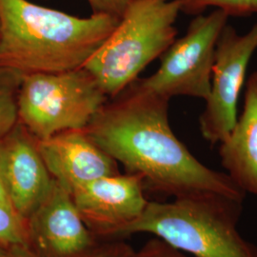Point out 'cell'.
Segmentation results:
<instances>
[{
    "mask_svg": "<svg viewBox=\"0 0 257 257\" xmlns=\"http://www.w3.org/2000/svg\"><path fill=\"white\" fill-rule=\"evenodd\" d=\"M3 257H39L29 246L15 245L11 246Z\"/></svg>",
    "mask_w": 257,
    "mask_h": 257,
    "instance_id": "obj_19",
    "label": "cell"
},
{
    "mask_svg": "<svg viewBox=\"0 0 257 257\" xmlns=\"http://www.w3.org/2000/svg\"><path fill=\"white\" fill-rule=\"evenodd\" d=\"M256 50L257 23L243 35L230 24L223 28L215 48L211 90L199 116L203 138L211 145L225 140L236 123L239 95Z\"/></svg>",
    "mask_w": 257,
    "mask_h": 257,
    "instance_id": "obj_7",
    "label": "cell"
},
{
    "mask_svg": "<svg viewBox=\"0 0 257 257\" xmlns=\"http://www.w3.org/2000/svg\"><path fill=\"white\" fill-rule=\"evenodd\" d=\"M136 257H187L181 253L177 248L172 247L161 239H153L149 241L145 247Z\"/></svg>",
    "mask_w": 257,
    "mask_h": 257,
    "instance_id": "obj_16",
    "label": "cell"
},
{
    "mask_svg": "<svg viewBox=\"0 0 257 257\" xmlns=\"http://www.w3.org/2000/svg\"><path fill=\"white\" fill-rule=\"evenodd\" d=\"M137 252L122 243L96 246L86 257H136Z\"/></svg>",
    "mask_w": 257,
    "mask_h": 257,
    "instance_id": "obj_18",
    "label": "cell"
},
{
    "mask_svg": "<svg viewBox=\"0 0 257 257\" xmlns=\"http://www.w3.org/2000/svg\"><path fill=\"white\" fill-rule=\"evenodd\" d=\"M92 14H104L120 19L128 6L130 0H86Z\"/></svg>",
    "mask_w": 257,
    "mask_h": 257,
    "instance_id": "obj_17",
    "label": "cell"
},
{
    "mask_svg": "<svg viewBox=\"0 0 257 257\" xmlns=\"http://www.w3.org/2000/svg\"><path fill=\"white\" fill-rule=\"evenodd\" d=\"M229 19L220 10L195 16L183 37L176 38L160 56L156 73L136 82L169 100L175 96L206 100L211 90L216 43Z\"/></svg>",
    "mask_w": 257,
    "mask_h": 257,
    "instance_id": "obj_6",
    "label": "cell"
},
{
    "mask_svg": "<svg viewBox=\"0 0 257 257\" xmlns=\"http://www.w3.org/2000/svg\"><path fill=\"white\" fill-rule=\"evenodd\" d=\"M219 156L230 179L257 195V69L247 80L242 113L221 142Z\"/></svg>",
    "mask_w": 257,
    "mask_h": 257,
    "instance_id": "obj_12",
    "label": "cell"
},
{
    "mask_svg": "<svg viewBox=\"0 0 257 257\" xmlns=\"http://www.w3.org/2000/svg\"><path fill=\"white\" fill-rule=\"evenodd\" d=\"M0 175L14 211L26 222L55 184L38 140L19 121L0 138Z\"/></svg>",
    "mask_w": 257,
    "mask_h": 257,
    "instance_id": "obj_9",
    "label": "cell"
},
{
    "mask_svg": "<svg viewBox=\"0 0 257 257\" xmlns=\"http://www.w3.org/2000/svg\"><path fill=\"white\" fill-rule=\"evenodd\" d=\"M26 223L28 245L39 257H86L97 246L72 194L55 181Z\"/></svg>",
    "mask_w": 257,
    "mask_h": 257,
    "instance_id": "obj_10",
    "label": "cell"
},
{
    "mask_svg": "<svg viewBox=\"0 0 257 257\" xmlns=\"http://www.w3.org/2000/svg\"><path fill=\"white\" fill-rule=\"evenodd\" d=\"M10 247L11 246H6V245H3V244L0 243V257H3L6 254V252L8 251Z\"/></svg>",
    "mask_w": 257,
    "mask_h": 257,
    "instance_id": "obj_21",
    "label": "cell"
},
{
    "mask_svg": "<svg viewBox=\"0 0 257 257\" xmlns=\"http://www.w3.org/2000/svg\"><path fill=\"white\" fill-rule=\"evenodd\" d=\"M242 203L217 194L149 202L117 235L149 232L194 257H257L256 247L237 230Z\"/></svg>",
    "mask_w": 257,
    "mask_h": 257,
    "instance_id": "obj_3",
    "label": "cell"
},
{
    "mask_svg": "<svg viewBox=\"0 0 257 257\" xmlns=\"http://www.w3.org/2000/svg\"><path fill=\"white\" fill-rule=\"evenodd\" d=\"M179 0H130L112 34L84 68L112 98L139 78L177 36Z\"/></svg>",
    "mask_w": 257,
    "mask_h": 257,
    "instance_id": "obj_4",
    "label": "cell"
},
{
    "mask_svg": "<svg viewBox=\"0 0 257 257\" xmlns=\"http://www.w3.org/2000/svg\"><path fill=\"white\" fill-rule=\"evenodd\" d=\"M118 18H79L29 0H0V67L24 75L83 68L106 42Z\"/></svg>",
    "mask_w": 257,
    "mask_h": 257,
    "instance_id": "obj_2",
    "label": "cell"
},
{
    "mask_svg": "<svg viewBox=\"0 0 257 257\" xmlns=\"http://www.w3.org/2000/svg\"><path fill=\"white\" fill-rule=\"evenodd\" d=\"M49 173L69 193L92 180L119 174L117 162L83 130H69L38 140Z\"/></svg>",
    "mask_w": 257,
    "mask_h": 257,
    "instance_id": "obj_11",
    "label": "cell"
},
{
    "mask_svg": "<svg viewBox=\"0 0 257 257\" xmlns=\"http://www.w3.org/2000/svg\"><path fill=\"white\" fill-rule=\"evenodd\" d=\"M22 78L18 72L0 67V138L19 121L18 96Z\"/></svg>",
    "mask_w": 257,
    "mask_h": 257,
    "instance_id": "obj_13",
    "label": "cell"
},
{
    "mask_svg": "<svg viewBox=\"0 0 257 257\" xmlns=\"http://www.w3.org/2000/svg\"><path fill=\"white\" fill-rule=\"evenodd\" d=\"M0 243L6 246H29L26 221L17 212L2 206H0Z\"/></svg>",
    "mask_w": 257,
    "mask_h": 257,
    "instance_id": "obj_15",
    "label": "cell"
},
{
    "mask_svg": "<svg viewBox=\"0 0 257 257\" xmlns=\"http://www.w3.org/2000/svg\"><path fill=\"white\" fill-rule=\"evenodd\" d=\"M0 206H2V207H4V208H7V209L12 210V211H14L13 206H12V204H11V201H10L9 196H8L7 192H6V190H5V187H4V183H3L1 175H0ZM15 212H16V211H15Z\"/></svg>",
    "mask_w": 257,
    "mask_h": 257,
    "instance_id": "obj_20",
    "label": "cell"
},
{
    "mask_svg": "<svg viewBox=\"0 0 257 257\" xmlns=\"http://www.w3.org/2000/svg\"><path fill=\"white\" fill-rule=\"evenodd\" d=\"M169 102L135 81L102 106L85 132L154 191L175 198L217 194L243 202L246 193L229 175L204 165L176 138Z\"/></svg>",
    "mask_w": 257,
    "mask_h": 257,
    "instance_id": "obj_1",
    "label": "cell"
},
{
    "mask_svg": "<svg viewBox=\"0 0 257 257\" xmlns=\"http://www.w3.org/2000/svg\"><path fill=\"white\" fill-rule=\"evenodd\" d=\"M180 12L188 16L202 15L209 8L220 10L229 18H247L257 14V0H179Z\"/></svg>",
    "mask_w": 257,
    "mask_h": 257,
    "instance_id": "obj_14",
    "label": "cell"
},
{
    "mask_svg": "<svg viewBox=\"0 0 257 257\" xmlns=\"http://www.w3.org/2000/svg\"><path fill=\"white\" fill-rule=\"evenodd\" d=\"M143 178L116 174L84 184L72 193L74 204L93 234L117 235L147 207Z\"/></svg>",
    "mask_w": 257,
    "mask_h": 257,
    "instance_id": "obj_8",
    "label": "cell"
},
{
    "mask_svg": "<svg viewBox=\"0 0 257 257\" xmlns=\"http://www.w3.org/2000/svg\"><path fill=\"white\" fill-rule=\"evenodd\" d=\"M109 96L84 67L61 73L24 75L18 96L19 122L43 140L83 130Z\"/></svg>",
    "mask_w": 257,
    "mask_h": 257,
    "instance_id": "obj_5",
    "label": "cell"
}]
</instances>
